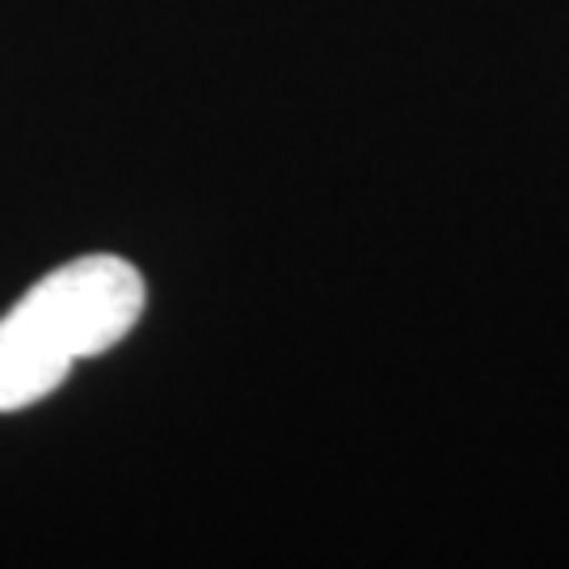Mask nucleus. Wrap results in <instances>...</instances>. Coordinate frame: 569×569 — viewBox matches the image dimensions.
<instances>
[{
	"mask_svg": "<svg viewBox=\"0 0 569 569\" xmlns=\"http://www.w3.org/2000/svg\"><path fill=\"white\" fill-rule=\"evenodd\" d=\"M143 305V274L114 253H89L42 274L0 317V413L39 406L68 380L77 359L119 346Z\"/></svg>",
	"mask_w": 569,
	"mask_h": 569,
	"instance_id": "1",
	"label": "nucleus"
}]
</instances>
